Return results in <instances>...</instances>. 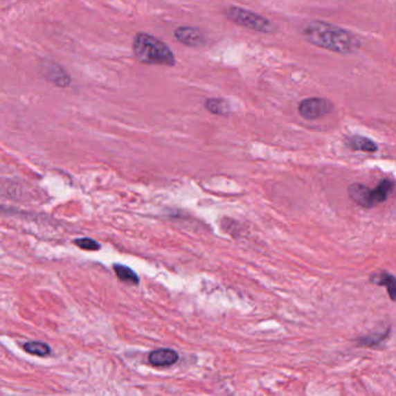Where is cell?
Returning <instances> with one entry per match:
<instances>
[{
	"label": "cell",
	"instance_id": "cell-1",
	"mask_svg": "<svg viewBox=\"0 0 396 396\" xmlns=\"http://www.w3.org/2000/svg\"><path fill=\"white\" fill-rule=\"evenodd\" d=\"M304 35L312 44L333 53L349 55L361 48V42L354 34L328 22H311L305 28Z\"/></svg>",
	"mask_w": 396,
	"mask_h": 396
},
{
	"label": "cell",
	"instance_id": "cell-2",
	"mask_svg": "<svg viewBox=\"0 0 396 396\" xmlns=\"http://www.w3.org/2000/svg\"><path fill=\"white\" fill-rule=\"evenodd\" d=\"M136 60L147 65L173 66L175 56L166 43L147 33H138L132 42Z\"/></svg>",
	"mask_w": 396,
	"mask_h": 396
},
{
	"label": "cell",
	"instance_id": "cell-3",
	"mask_svg": "<svg viewBox=\"0 0 396 396\" xmlns=\"http://www.w3.org/2000/svg\"><path fill=\"white\" fill-rule=\"evenodd\" d=\"M225 15L228 20L244 28L251 29L255 32L266 33V34L275 32V26L273 22L258 13L248 11L244 8L231 6L226 8Z\"/></svg>",
	"mask_w": 396,
	"mask_h": 396
},
{
	"label": "cell",
	"instance_id": "cell-4",
	"mask_svg": "<svg viewBox=\"0 0 396 396\" xmlns=\"http://www.w3.org/2000/svg\"><path fill=\"white\" fill-rule=\"evenodd\" d=\"M298 110L306 120H318L333 113L334 105L325 98H309L299 103Z\"/></svg>",
	"mask_w": 396,
	"mask_h": 396
},
{
	"label": "cell",
	"instance_id": "cell-5",
	"mask_svg": "<svg viewBox=\"0 0 396 396\" xmlns=\"http://www.w3.org/2000/svg\"><path fill=\"white\" fill-rule=\"evenodd\" d=\"M174 36L179 42L191 48H198L206 44V36L199 29L195 27H188V26L179 27L175 29Z\"/></svg>",
	"mask_w": 396,
	"mask_h": 396
},
{
	"label": "cell",
	"instance_id": "cell-6",
	"mask_svg": "<svg viewBox=\"0 0 396 396\" xmlns=\"http://www.w3.org/2000/svg\"><path fill=\"white\" fill-rule=\"evenodd\" d=\"M149 361L156 368H167L179 361V354L172 349H158L149 354Z\"/></svg>",
	"mask_w": 396,
	"mask_h": 396
},
{
	"label": "cell",
	"instance_id": "cell-7",
	"mask_svg": "<svg viewBox=\"0 0 396 396\" xmlns=\"http://www.w3.org/2000/svg\"><path fill=\"white\" fill-rule=\"evenodd\" d=\"M370 189L371 188L366 187L364 184L354 183L348 188V194L357 206L365 209H372L373 204L370 197Z\"/></svg>",
	"mask_w": 396,
	"mask_h": 396
},
{
	"label": "cell",
	"instance_id": "cell-8",
	"mask_svg": "<svg viewBox=\"0 0 396 396\" xmlns=\"http://www.w3.org/2000/svg\"><path fill=\"white\" fill-rule=\"evenodd\" d=\"M41 71L48 80H51L56 85L68 86L70 84V77L57 64L46 62L42 64Z\"/></svg>",
	"mask_w": 396,
	"mask_h": 396
},
{
	"label": "cell",
	"instance_id": "cell-9",
	"mask_svg": "<svg viewBox=\"0 0 396 396\" xmlns=\"http://www.w3.org/2000/svg\"><path fill=\"white\" fill-rule=\"evenodd\" d=\"M371 283L385 287L390 300L396 303V277L387 271H378L370 278Z\"/></svg>",
	"mask_w": 396,
	"mask_h": 396
},
{
	"label": "cell",
	"instance_id": "cell-10",
	"mask_svg": "<svg viewBox=\"0 0 396 396\" xmlns=\"http://www.w3.org/2000/svg\"><path fill=\"white\" fill-rule=\"evenodd\" d=\"M347 146L351 151L375 153L378 151L379 146L373 141L363 136H350L347 138Z\"/></svg>",
	"mask_w": 396,
	"mask_h": 396
},
{
	"label": "cell",
	"instance_id": "cell-11",
	"mask_svg": "<svg viewBox=\"0 0 396 396\" xmlns=\"http://www.w3.org/2000/svg\"><path fill=\"white\" fill-rule=\"evenodd\" d=\"M389 333H390V328L387 327L384 330H378V332L368 334L365 336L358 337L356 342H357V345L361 348H375L382 343L389 336Z\"/></svg>",
	"mask_w": 396,
	"mask_h": 396
},
{
	"label": "cell",
	"instance_id": "cell-12",
	"mask_svg": "<svg viewBox=\"0 0 396 396\" xmlns=\"http://www.w3.org/2000/svg\"><path fill=\"white\" fill-rule=\"evenodd\" d=\"M114 270H115V273L118 277V280H122L123 283L130 284V285H137L139 283V277L130 268L117 263L114 266Z\"/></svg>",
	"mask_w": 396,
	"mask_h": 396
},
{
	"label": "cell",
	"instance_id": "cell-13",
	"mask_svg": "<svg viewBox=\"0 0 396 396\" xmlns=\"http://www.w3.org/2000/svg\"><path fill=\"white\" fill-rule=\"evenodd\" d=\"M206 108L209 110L210 113L216 114V115H227L230 113V106L228 103L223 99H208L206 101Z\"/></svg>",
	"mask_w": 396,
	"mask_h": 396
},
{
	"label": "cell",
	"instance_id": "cell-14",
	"mask_svg": "<svg viewBox=\"0 0 396 396\" xmlns=\"http://www.w3.org/2000/svg\"><path fill=\"white\" fill-rule=\"evenodd\" d=\"M24 349L26 352L37 356V357H46L50 354V351H51L49 345L42 342H28L24 345Z\"/></svg>",
	"mask_w": 396,
	"mask_h": 396
},
{
	"label": "cell",
	"instance_id": "cell-15",
	"mask_svg": "<svg viewBox=\"0 0 396 396\" xmlns=\"http://www.w3.org/2000/svg\"><path fill=\"white\" fill-rule=\"evenodd\" d=\"M75 244L84 251H99L100 244L96 241L89 239V237H82L75 240Z\"/></svg>",
	"mask_w": 396,
	"mask_h": 396
}]
</instances>
